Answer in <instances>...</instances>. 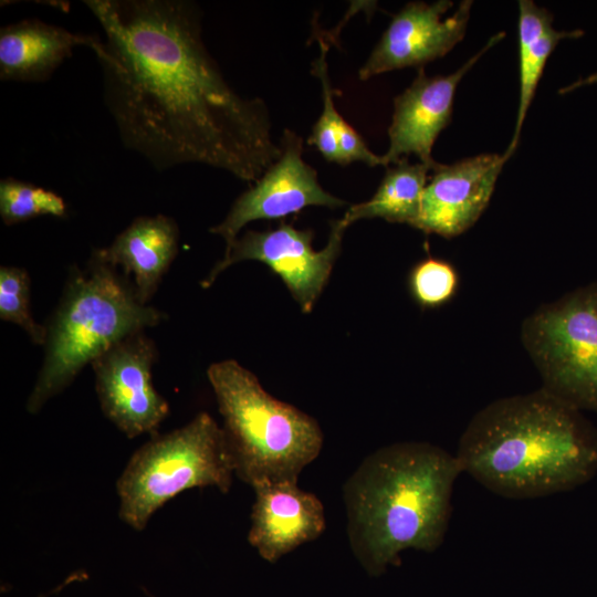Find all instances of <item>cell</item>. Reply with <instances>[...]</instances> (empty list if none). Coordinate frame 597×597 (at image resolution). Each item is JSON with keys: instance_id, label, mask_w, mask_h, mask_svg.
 Returning a JSON list of instances; mask_svg holds the SVG:
<instances>
[{"instance_id": "obj_22", "label": "cell", "mask_w": 597, "mask_h": 597, "mask_svg": "<svg viewBox=\"0 0 597 597\" xmlns=\"http://www.w3.org/2000/svg\"><path fill=\"white\" fill-rule=\"evenodd\" d=\"M30 283L24 269L0 268V317L19 325L34 344L44 345L46 326L38 324L30 312Z\"/></svg>"}, {"instance_id": "obj_7", "label": "cell", "mask_w": 597, "mask_h": 597, "mask_svg": "<svg viewBox=\"0 0 597 597\" xmlns=\"http://www.w3.org/2000/svg\"><path fill=\"white\" fill-rule=\"evenodd\" d=\"M521 341L542 389L597 412V282L537 307L523 321Z\"/></svg>"}, {"instance_id": "obj_19", "label": "cell", "mask_w": 597, "mask_h": 597, "mask_svg": "<svg viewBox=\"0 0 597 597\" xmlns=\"http://www.w3.org/2000/svg\"><path fill=\"white\" fill-rule=\"evenodd\" d=\"M432 168L422 163L411 164L401 158L388 167L375 195L367 201L348 208L341 223L347 228L360 219L380 218L392 223L415 228L421 210L428 172Z\"/></svg>"}, {"instance_id": "obj_23", "label": "cell", "mask_w": 597, "mask_h": 597, "mask_svg": "<svg viewBox=\"0 0 597 597\" xmlns=\"http://www.w3.org/2000/svg\"><path fill=\"white\" fill-rule=\"evenodd\" d=\"M597 83V73H594L585 78H580L572 84H569L568 86L566 87H563L559 93L561 94H565V93H569L572 92L573 90L575 88H578L580 86H586V85H590V84H595Z\"/></svg>"}, {"instance_id": "obj_21", "label": "cell", "mask_w": 597, "mask_h": 597, "mask_svg": "<svg viewBox=\"0 0 597 597\" xmlns=\"http://www.w3.org/2000/svg\"><path fill=\"white\" fill-rule=\"evenodd\" d=\"M459 274L448 261L429 256L416 263L408 275L409 292L422 308L449 303L459 287Z\"/></svg>"}, {"instance_id": "obj_20", "label": "cell", "mask_w": 597, "mask_h": 597, "mask_svg": "<svg viewBox=\"0 0 597 597\" xmlns=\"http://www.w3.org/2000/svg\"><path fill=\"white\" fill-rule=\"evenodd\" d=\"M64 199L52 190L12 177L0 181V216L6 226H12L40 216L64 218Z\"/></svg>"}, {"instance_id": "obj_10", "label": "cell", "mask_w": 597, "mask_h": 597, "mask_svg": "<svg viewBox=\"0 0 597 597\" xmlns=\"http://www.w3.org/2000/svg\"><path fill=\"white\" fill-rule=\"evenodd\" d=\"M279 144L280 157L234 200L226 218L210 228L223 238L226 250L251 221L281 219L310 206L336 209L346 205L320 185L316 170L303 160L300 135L285 128Z\"/></svg>"}, {"instance_id": "obj_3", "label": "cell", "mask_w": 597, "mask_h": 597, "mask_svg": "<svg viewBox=\"0 0 597 597\" xmlns=\"http://www.w3.org/2000/svg\"><path fill=\"white\" fill-rule=\"evenodd\" d=\"M461 472L455 455L418 441L383 447L360 462L343 485V500L349 547L369 576L399 565L404 551L440 547Z\"/></svg>"}, {"instance_id": "obj_15", "label": "cell", "mask_w": 597, "mask_h": 597, "mask_svg": "<svg viewBox=\"0 0 597 597\" xmlns=\"http://www.w3.org/2000/svg\"><path fill=\"white\" fill-rule=\"evenodd\" d=\"M178 240L179 229L172 218L144 216L134 219L108 247L92 254L114 268L121 266L125 276H133L137 298L147 304L177 255Z\"/></svg>"}, {"instance_id": "obj_11", "label": "cell", "mask_w": 597, "mask_h": 597, "mask_svg": "<svg viewBox=\"0 0 597 597\" xmlns=\"http://www.w3.org/2000/svg\"><path fill=\"white\" fill-rule=\"evenodd\" d=\"M452 6L449 0L407 3L392 17L359 69V80L394 70L420 69L448 54L465 35L472 1H461L452 14L444 17Z\"/></svg>"}, {"instance_id": "obj_4", "label": "cell", "mask_w": 597, "mask_h": 597, "mask_svg": "<svg viewBox=\"0 0 597 597\" xmlns=\"http://www.w3.org/2000/svg\"><path fill=\"white\" fill-rule=\"evenodd\" d=\"M166 314L143 304L129 277L92 254L71 272L46 326L44 360L27 401L36 413L75 379L85 365L127 336L158 325Z\"/></svg>"}, {"instance_id": "obj_14", "label": "cell", "mask_w": 597, "mask_h": 597, "mask_svg": "<svg viewBox=\"0 0 597 597\" xmlns=\"http://www.w3.org/2000/svg\"><path fill=\"white\" fill-rule=\"evenodd\" d=\"M249 544L262 559L275 564L326 528L322 501L298 488L297 481L263 482L252 486Z\"/></svg>"}, {"instance_id": "obj_9", "label": "cell", "mask_w": 597, "mask_h": 597, "mask_svg": "<svg viewBox=\"0 0 597 597\" xmlns=\"http://www.w3.org/2000/svg\"><path fill=\"white\" fill-rule=\"evenodd\" d=\"M156 358L154 341L140 331L91 364L103 413L129 439L156 433L169 413L168 402L151 381Z\"/></svg>"}, {"instance_id": "obj_12", "label": "cell", "mask_w": 597, "mask_h": 597, "mask_svg": "<svg viewBox=\"0 0 597 597\" xmlns=\"http://www.w3.org/2000/svg\"><path fill=\"white\" fill-rule=\"evenodd\" d=\"M504 38L500 32L460 69L448 75L428 76L423 67L412 83L394 100V113L388 128L389 147L383 155L385 166L416 155L432 169V147L439 134L450 124L455 90L461 78L476 61Z\"/></svg>"}, {"instance_id": "obj_8", "label": "cell", "mask_w": 597, "mask_h": 597, "mask_svg": "<svg viewBox=\"0 0 597 597\" xmlns=\"http://www.w3.org/2000/svg\"><path fill=\"white\" fill-rule=\"evenodd\" d=\"M345 230L339 219L334 220L327 244L320 251L313 249L314 233L310 229L300 230L281 222L271 230H247L224 251L223 258L216 263L201 285L209 287L217 276L232 264L259 261L280 276L301 311L307 314L328 282L342 250Z\"/></svg>"}, {"instance_id": "obj_18", "label": "cell", "mask_w": 597, "mask_h": 597, "mask_svg": "<svg viewBox=\"0 0 597 597\" xmlns=\"http://www.w3.org/2000/svg\"><path fill=\"white\" fill-rule=\"evenodd\" d=\"M320 55L312 63V74L320 80L323 111L312 128L307 144L314 146L329 163L342 166L362 161L369 167L385 166L383 155L373 153L362 135L338 113L334 97L341 92L331 84L327 64L328 44L322 32H316Z\"/></svg>"}, {"instance_id": "obj_13", "label": "cell", "mask_w": 597, "mask_h": 597, "mask_svg": "<svg viewBox=\"0 0 597 597\" xmlns=\"http://www.w3.org/2000/svg\"><path fill=\"white\" fill-rule=\"evenodd\" d=\"M510 158L504 151L481 154L450 165L438 163L425 187L415 228L448 239L470 229L486 209Z\"/></svg>"}, {"instance_id": "obj_1", "label": "cell", "mask_w": 597, "mask_h": 597, "mask_svg": "<svg viewBox=\"0 0 597 597\" xmlns=\"http://www.w3.org/2000/svg\"><path fill=\"white\" fill-rule=\"evenodd\" d=\"M104 36L91 49L123 145L161 171L200 164L255 182L280 157L270 112L224 78L188 0H85Z\"/></svg>"}, {"instance_id": "obj_17", "label": "cell", "mask_w": 597, "mask_h": 597, "mask_svg": "<svg viewBox=\"0 0 597 597\" xmlns=\"http://www.w3.org/2000/svg\"><path fill=\"white\" fill-rule=\"evenodd\" d=\"M519 10L520 98L514 133L505 150L510 156L517 147L523 123L549 55L562 40L584 34L583 30H555L552 13L532 0L519 1Z\"/></svg>"}, {"instance_id": "obj_16", "label": "cell", "mask_w": 597, "mask_h": 597, "mask_svg": "<svg viewBox=\"0 0 597 597\" xmlns=\"http://www.w3.org/2000/svg\"><path fill=\"white\" fill-rule=\"evenodd\" d=\"M97 39L38 19L7 24L0 30V78L44 82L72 55L75 46L92 49Z\"/></svg>"}, {"instance_id": "obj_6", "label": "cell", "mask_w": 597, "mask_h": 597, "mask_svg": "<svg viewBox=\"0 0 597 597\" xmlns=\"http://www.w3.org/2000/svg\"><path fill=\"white\" fill-rule=\"evenodd\" d=\"M233 478L221 427L209 413L199 412L181 428L151 434L132 454L116 481L118 517L140 532L181 492L212 486L227 494Z\"/></svg>"}, {"instance_id": "obj_2", "label": "cell", "mask_w": 597, "mask_h": 597, "mask_svg": "<svg viewBox=\"0 0 597 597\" xmlns=\"http://www.w3.org/2000/svg\"><path fill=\"white\" fill-rule=\"evenodd\" d=\"M461 471L507 499L573 490L597 473V429L544 389L498 399L462 433Z\"/></svg>"}, {"instance_id": "obj_5", "label": "cell", "mask_w": 597, "mask_h": 597, "mask_svg": "<svg viewBox=\"0 0 597 597\" xmlns=\"http://www.w3.org/2000/svg\"><path fill=\"white\" fill-rule=\"evenodd\" d=\"M207 375L234 476L251 488L298 481L302 470L322 451L324 436L318 422L275 399L234 359L210 365Z\"/></svg>"}]
</instances>
